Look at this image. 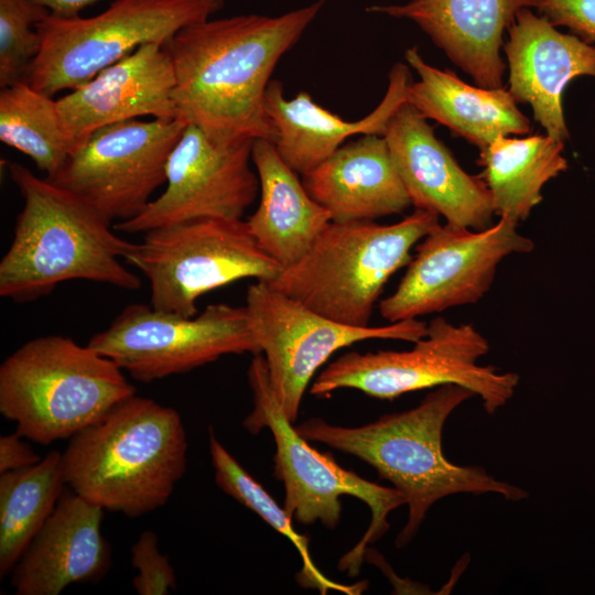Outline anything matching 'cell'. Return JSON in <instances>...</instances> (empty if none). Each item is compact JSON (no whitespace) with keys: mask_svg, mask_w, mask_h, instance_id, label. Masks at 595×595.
Listing matches in <instances>:
<instances>
[{"mask_svg":"<svg viewBox=\"0 0 595 595\" xmlns=\"http://www.w3.org/2000/svg\"><path fill=\"white\" fill-rule=\"evenodd\" d=\"M328 1L278 17L209 18L180 30L164 44L178 119L219 144L245 138L274 143L277 131L264 108L271 75Z\"/></svg>","mask_w":595,"mask_h":595,"instance_id":"1","label":"cell"},{"mask_svg":"<svg viewBox=\"0 0 595 595\" xmlns=\"http://www.w3.org/2000/svg\"><path fill=\"white\" fill-rule=\"evenodd\" d=\"M475 394L457 385L430 392L416 407L381 415L374 422L347 428L311 418L296 426L307 441L351 454L372 466L405 498L409 516L396 545L405 547L416 534L429 509L456 494L494 493L518 501L528 493L496 479L480 466L453 464L443 453V428L452 414Z\"/></svg>","mask_w":595,"mask_h":595,"instance_id":"2","label":"cell"},{"mask_svg":"<svg viewBox=\"0 0 595 595\" xmlns=\"http://www.w3.org/2000/svg\"><path fill=\"white\" fill-rule=\"evenodd\" d=\"M8 170L23 207L0 261L2 298L34 301L72 280L140 289V278L123 262L133 242L115 234L109 219L20 163H9Z\"/></svg>","mask_w":595,"mask_h":595,"instance_id":"3","label":"cell"},{"mask_svg":"<svg viewBox=\"0 0 595 595\" xmlns=\"http://www.w3.org/2000/svg\"><path fill=\"white\" fill-rule=\"evenodd\" d=\"M186 454L178 412L134 393L72 436L62 459L71 490L136 518L167 502L186 470Z\"/></svg>","mask_w":595,"mask_h":595,"instance_id":"4","label":"cell"},{"mask_svg":"<svg viewBox=\"0 0 595 595\" xmlns=\"http://www.w3.org/2000/svg\"><path fill=\"white\" fill-rule=\"evenodd\" d=\"M136 393L123 370L69 337L33 338L0 366V412L35 443L71 439Z\"/></svg>","mask_w":595,"mask_h":595,"instance_id":"5","label":"cell"},{"mask_svg":"<svg viewBox=\"0 0 595 595\" xmlns=\"http://www.w3.org/2000/svg\"><path fill=\"white\" fill-rule=\"evenodd\" d=\"M439 224L423 209L390 225L331 221L298 262L268 283L331 320L369 326L385 284Z\"/></svg>","mask_w":595,"mask_h":595,"instance_id":"6","label":"cell"},{"mask_svg":"<svg viewBox=\"0 0 595 595\" xmlns=\"http://www.w3.org/2000/svg\"><path fill=\"white\" fill-rule=\"evenodd\" d=\"M253 409L242 422L251 434L268 428L274 439V476L284 485L283 508L303 524L320 521L334 529L342 515V496L364 501L371 511L369 527L359 542L338 563L348 575L359 573L367 545L379 540L388 530V516L402 505L404 496L394 487L369 482L339 466L329 453L323 454L301 436L278 401L262 354L255 355L248 371Z\"/></svg>","mask_w":595,"mask_h":595,"instance_id":"7","label":"cell"},{"mask_svg":"<svg viewBox=\"0 0 595 595\" xmlns=\"http://www.w3.org/2000/svg\"><path fill=\"white\" fill-rule=\"evenodd\" d=\"M488 351V340L474 325H454L436 316L409 350L342 355L317 376L310 392L327 398L338 389L350 388L393 400L412 391L457 385L478 397L487 414H494L513 397L520 377L479 365Z\"/></svg>","mask_w":595,"mask_h":595,"instance_id":"8","label":"cell"},{"mask_svg":"<svg viewBox=\"0 0 595 595\" xmlns=\"http://www.w3.org/2000/svg\"><path fill=\"white\" fill-rule=\"evenodd\" d=\"M224 6L225 0H113L93 17L50 13L35 26L41 47L26 83L50 97L76 89L140 45H164Z\"/></svg>","mask_w":595,"mask_h":595,"instance_id":"9","label":"cell"},{"mask_svg":"<svg viewBox=\"0 0 595 595\" xmlns=\"http://www.w3.org/2000/svg\"><path fill=\"white\" fill-rule=\"evenodd\" d=\"M123 262L149 280L152 307L187 317L197 314L205 293L246 278L271 282L283 269L259 247L247 221L216 217L148 230Z\"/></svg>","mask_w":595,"mask_h":595,"instance_id":"10","label":"cell"},{"mask_svg":"<svg viewBox=\"0 0 595 595\" xmlns=\"http://www.w3.org/2000/svg\"><path fill=\"white\" fill-rule=\"evenodd\" d=\"M87 345L141 382L184 374L226 355L261 354L246 306L226 303L209 304L192 317L129 304Z\"/></svg>","mask_w":595,"mask_h":595,"instance_id":"11","label":"cell"},{"mask_svg":"<svg viewBox=\"0 0 595 595\" xmlns=\"http://www.w3.org/2000/svg\"><path fill=\"white\" fill-rule=\"evenodd\" d=\"M246 309L263 355L273 392L294 423L316 370L337 350L368 339L415 343L428 324L418 318L381 326H350L331 320L268 282L249 285Z\"/></svg>","mask_w":595,"mask_h":595,"instance_id":"12","label":"cell"},{"mask_svg":"<svg viewBox=\"0 0 595 595\" xmlns=\"http://www.w3.org/2000/svg\"><path fill=\"white\" fill-rule=\"evenodd\" d=\"M186 122L130 119L104 126L52 177L111 223L139 216L166 183L169 156Z\"/></svg>","mask_w":595,"mask_h":595,"instance_id":"13","label":"cell"},{"mask_svg":"<svg viewBox=\"0 0 595 595\" xmlns=\"http://www.w3.org/2000/svg\"><path fill=\"white\" fill-rule=\"evenodd\" d=\"M517 227L506 217L483 230L439 224L416 246L394 292L380 301V315L392 323L477 303L506 257L534 249Z\"/></svg>","mask_w":595,"mask_h":595,"instance_id":"14","label":"cell"},{"mask_svg":"<svg viewBox=\"0 0 595 595\" xmlns=\"http://www.w3.org/2000/svg\"><path fill=\"white\" fill-rule=\"evenodd\" d=\"M253 141L219 144L187 125L169 156L165 190L139 216L113 228L143 234L195 218H241L260 190L250 166Z\"/></svg>","mask_w":595,"mask_h":595,"instance_id":"15","label":"cell"},{"mask_svg":"<svg viewBox=\"0 0 595 595\" xmlns=\"http://www.w3.org/2000/svg\"><path fill=\"white\" fill-rule=\"evenodd\" d=\"M383 137L415 209L473 230L491 225L493 199L483 178L459 166L426 118L407 100L391 117Z\"/></svg>","mask_w":595,"mask_h":595,"instance_id":"16","label":"cell"},{"mask_svg":"<svg viewBox=\"0 0 595 595\" xmlns=\"http://www.w3.org/2000/svg\"><path fill=\"white\" fill-rule=\"evenodd\" d=\"M509 67V93L529 104L533 119L555 140L569 139L562 97L574 78H595V46L556 30L530 8L521 9L508 29L504 46Z\"/></svg>","mask_w":595,"mask_h":595,"instance_id":"17","label":"cell"},{"mask_svg":"<svg viewBox=\"0 0 595 595\" xmlns=\"http://www.w3.org/2000/svg\"><path fill=\"white\" fill-rule=\"evenodd\" d=\"M175 76L161 43H145L100 71L83 86L56 99L71 134L83 145L95 130L150 116L174 119Z\"/></svg>","mask_w":595,"mask_h":595,"instance_id":"18","label":"cell"},{"mask_svg":"<svg viewBox=\"0 0 595 595\" xmlns=\"http://www.w3.org/2000/svg\"><path fill=\"white\" fill-rule=\"evenodd\" d=\"M102 516L100 507L64 491L11 571L14 593L58 595L72 584L99 581L111 564Z\"/></svg>","mask_w":595,"mask_h":595,"instance_id":"19","label":"cell"},{"mask_svg":"<svg viewBox=\"0 0 595 595\" xmlns=\"http://www.w3.org/2000/svg\"><path fill=\"white\" fill-rule=\"evenodd\" d=\"M523 8L530 0H411L366 10L413 21L477 86L495 89L504 87V32Z\"/></svg>","mask_w":595,"mask_h":595,"instance_id":"20","label":"cell"},{"mask_svg":"<svg viewBox=\"0 0 595 595\" xmlns=\"http://www.w3.org/2000/svg\"><path fill=\"white\" fill-rule=\"evenodd\" d=\"M409 83L408 67L396 64L381 102L366 117L348 121L316 104L306 91L285 98L281 82L272 79L266 91L264 108L277 131L278 153L294 172L303 175L351 136H383L391 117L407 100Z\"/></svg>","mask_w":595,"mask_h":595,"instance_id":"21","label":"cell"},{"mask_svg":"<svg viewBox=\"0 0 595 595\" xmlns=\"http://www.w3.org/2000/svg\"><path fill=\"white\" fill-rule=\"evenodd\" d=\"M303 185L337 223L375 220L412 205L385 137L374 133L339 147L303 174Z\"/></svg>","mask_w":595,"mask_h":595,"instance_id":"22","label":"cell"},{"mask_svg":"<svg viewBox=\"0 0 595 595\" xmlns=\"http://www.w3.org/2000/svg\"><path fill=\"white\" fill-rule=\"evenodd\" d=\"M404 58L420 77L409 83L407 102L424 118L447 127L479 150L499 137L530 132L529 119L504 87L468 85L453 72L428 64L415 46L405 51Z\"/></svg>","mask_w":595,"mask_h":595,"instance_id":"23","label":"cell"},{"mask_svg":"<svg viewBox=\"0 0 595 595\" xmlns=\"http://www.w3.org/2000/svg\"><path fill=\"white\" fill-rule=\"evenodd\" d=\"M251 159L261 197L246 221L259 247L282 268L290 267L310 250L332 216L307 193L273 142L255 139Z\"/></svg>","mask_w":595,"mask_h":595,"instance_id":"24","label":"cell"},{"mask_svg":"<svg viewBox=\"0 0 595 595\" xmlns=\"http://www.w3.org/2000/svg\"><path fill=\"white\" fill-rule=\"evenodd\" d=\"M564 142L548 134L504 136L479 150V175L489 190L495 215L526 220L542 201L541 190L567 169Z\"/></svg>","mask_w":595,"mask_h":595,"instance_id":"25","label":"cell"},{"mask_svg":"<svg viewBox=\"0 0 595 595\" xmlns=\"http://www.w3.org/2000/svg\"><path fill=\"white\" fill-rule=\"evenodd\" d=\"M66 485L62 453L0 474V575L12 569L54 511Z\"/></svg>","mask_w":595,"mask_h":595,"instance_id":"26","label":"cell"},{"mask_svg":"<svg viewBox=\"0 0 595 595\" xmlns=\"http://www.w3.org/2000/svg\"><path fill=\"white\" fill-rule=\"evenodd\" d=\"M0 140L55 175L82 144L71 134L57 101L22 82L1 88Z\"/></svg>","mask_w":595,"mask_h":595,"instance_id":"27","label":"cell"},{"mask_svg":"<svg viewBox=\"0 0 595 595\" xmlns=\"http://www.w3.org/2000/svg\"><path fill=\"white\" fill-rule=\"evenodd\" d=\"M209 454L217 486L242 506L256 512L263 521L288 538L301 555L303 566L298 574L299 583L309 588H316L321 594L338 591L346 594L360 592L359 585L347 586L327 578L314 564L309 552V539L298 533L292 518L280 507L272 496L258 483L228 452L209 430Z\"/></svg>","mask_w":595,"mask_h":595,"instance_id":"28","label":"cell"},{"mask_svg":"<svg viewBox=\"0 0 595 595\" xmlns=\"http://www.w3.org/2000/svg\"><path fill=\"white\" fill-rule=\"evenodd\" d=\"M50 12L33 0H0V87L26 82L41 39L36 24Z\"/></svg>","mask_w":595,"mask_h":595,"instance_id":"29","label":"cell"},{"mask_svg":"<svg viewBox=\"0 0 595 595\" xmlns=\"http://www.w3.org/2000/svg\"><path fill=\"white\" fill-rule=\"evenodd\" d=\"M158 542L156 534L145 530L131 548V564L138 571L132 585L139 595H166L176 587L174 569Z\"/></svg>","mask_w":595,"mask_h":595,"instance_id":"30","label":"cell"},{"mask_svg":"<svg viewBox=\"0 0 595 595\" xmlns=\"http://www.w3.org/2000/svg\"><path fill=\"white\" fill-rule=\"evenodd\" d=\"M540 15L595 46V0H530Z\"/></svg>","mask_w":595,"mask_h":595,"instance_id":"31","label":"cell"},{"mask_svg":"<svg viewBox=\"0 0 595 595\" xmlns=\"http://www.w3.org/2000/svg\"><path fill=\"white\" fill-rule=\"evenodd\" d=\"M22 437L18 432L0 437V474L32 466L42 459Z\"/></svg>","mask_w":595,"mask_h":595,"instance_id":"32","label":"cell"},{"mask_svg":"<svg viewBox=\"0 0 595 595\" xmlns=\"http://www.w3.org/2000/svg\"><path fill=\"white\" fill-rule=\"evenodd\" d=\"M45 8L51 14L58 17H74L87 7L100 0H33Z\"/></svg>","mask_w":595,"mask_h":595,"instance_id":"33","label":"cell"}]
</instances>
